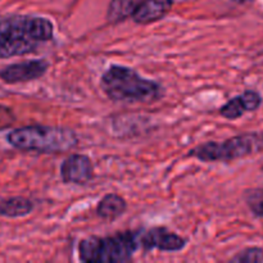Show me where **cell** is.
I'll return each instance as SVG.
<instances>
[{
  "label": "cell",
  "instance_id": "obj_1",
  "mask_svg": "<svg viewBox=\"0 0 263 263\" xmlns=\"http://www.w3.org/2000/svg\"><path fill=\"white\" fill-rule=\"evenodd\" d=\"M53 35L54 26L48 18L14 15L0 20V58L33 53Z\"/></svg>",
  "mask_w": 263,
  "mask_h": 263
},
{
  "label": "cell",
  "instance_id": "obj_17",
  "mask_svg": "<svg viewBox=\"0 0 263 263\" xmlns=\"http://www.w3.org/2000/svg\"><path fill=\"white\" fill-rule=\"evenodd\" d=\"M238 2H246V0H238Z\"/></svg>",
  "mask_w": 263,
  "mask_h": 263
},
{
  "label": "cell",
  "instance_id": "obj_16",
  "mask_svg": "<svg viewBox=\"0 0 263 263\" xmlns=\"http://www.w3.org/2000/svg\"><path fill=\"white\" fill-rule=\"evenodd\" d=\"M14 120L15 118L12 110L9 108L4 107V105H0V130L10 127L13 122H14Z\"/></svg>",
  "mask_w": 263,
  "mask_h": 263
},
{
  "label": "cell",
  "instance_id": "obj_10",
  "mask_svg": "<svg viewBox=\"0 0 263 263\" xmlns=\"http://www.w3.org/2000/svg\"><path fill=\"white\" fill-rule=\"evenodd\" d=\"M172 4V0H141L131 17L139 25L157 22L171 10Z\"/></svg>",
  "mask_w": 263,
  "mask_h": 263
},
{
  "label": "cell",
  "instance_id": "obj_18",
  "mask_svg": "<svg viewBox=\"0 0 263 263\" xmlns=\"http://www.w3.org/2000/svg\"><path fill=\"white\" fill-rule=\"evenodd\" d=\"M262 171H263V167H262Z\"/></svg>",
  "mask_w": 263,
  "mask_h": 263
},
{
  "label": "cell",
  "instance_id": "obj_13",
  "mask_svg": "<svg viewBox=\"0 0 263 263\" xmlns=\"http://www.w3.org/2000/svg\"><path fill=\"white\" fill-rule=\"evenodd\" d=\"M141 0H110L107 10V20L110 23H120L131 17Z\"/></svg>",
  "mask_w": 263,
  "mask_h": 263
},
{
  "label": "cell",
  "instance_id": "obj_7",
  "mask_svg": "<svg viewBox=\"0 0 263 263\" xmlns=\"http://www.w3.org/2000/svg\"><path fill=\"white\" fill-rule=\"evenodd\" d=\"M139 246L145 251L158 249L163 252H179L186 246V240L166 228H153L139 235Z\"/></svg>",
  "mask_w": 263,
  "mask_h": 263
},
{
  "label": "cell",
  "instance_id": "obj_4",
  "mask_svg": "<svg viewBox=\"0 0 263 263\" xmlns=\"http://www.w3.org/2000/svg\"><path fill=\"white\" fill-rule=\"evenodd\" d=\"M139 248V234L126 231L113 236H87L79 244V257L89 263H122L133 258Z\"/></svg>",
  "mask_w": 263,
  "mask_h": 263
},
{
  "label": "cell",
  "instance_id": "obj_11",
  "mask_svg": "<svg viewBox=\"0 0 263 263\" xmlns=\"http://www.w3.org/2000/svg\"><path fill=\"white\" fill-rule=\"evenodd\" d=\"M127 210V203L121 195L107 194L98 203L97 213L102 220L115 221L123 215Z\"/></svg>",
  "mask_w": 263,
  "mask_h": 263
},
{
  "label": "cell",
  "instance_id": "obj_8",
  "mask_svg": "<svg viewBox=\"0 0 263 263\" xmlns=\"http://www.w3.org/2000/svg\"><path fill=\"white\" fill-rule=\"evenodd\" d=\"M61 177L67 184H87L94 177L91 159L85 154H71L62 162Z\"/></svg>",
  "mask_w": 263,
  "mask_h": 263
},
{
  "label": "cell",
  "instance_id": "obj_15",
  "mask_svg": "<svg viewBox=\"0 0 263 263\" xmlns=\"http://www.w3.org/2000/svg\"><path fill=\"white\" fill-rule=\"evenodd\" d=\"M231 262L239 263H261L263 262V249L257 248V247H251L240 253L236 254L235 257L231 258Z\"/></svg>",
  "mask_w": 263,
  "mask_h": 263
},
{
  "label": "cell",
  "instance_id": "obj_5",
  "mask_svg": "<svg viewBox=\"0 0 263 263\" xmlns=\"http://www.w3.org/2000/svg\"><path fill=\"white\" fill-rule=\"evenodd\" d=\"M263 148V134L247 133L225 141H208L195 146L187 153L189 157L202 162H229L246 158L258 153Z\"/></svg>",
  "mask_w": 263,
  "mask_h": 263
},
{
  "label": "cell",
  "instance_id": "obj_9",
  "mask_svg": "<svg viewBox=\"0 0 263 263\" xmlns=\"http://www.w3.org/2000/svg\"><path fill=\"white\" fill-rule=\"evenodd\" d=\"M262 103L261 95L254 90H247L243 94L229 100L220 109V115L228 120H236L246 112H253L258 109Z\"/></svg>",
  "mask_w": 263,
  "mask_h": 263
},
{
  "label": "cell",
  "instance_id": "obj_14",
  "mask_svg": "<svg viewBox=\"0 0 263 263\" xmlns=\"http://www.w3.org/2000/svg\"><path fill=\"white\" fill-rule=\"evenodd\" d=\"M246 202L253 215L263 218V187L248 190L246 193Z\"/></svg>",
  "mask_w": 263,
  "mask_h": 263
},
{
  "label": "cell",
  "instance_id": "obj_2",
  "mask_svg": "<svg viewBox=\"0 0 263 263\" xmlns=\"http://www.w3.org/2000/svg\"><path fill=\"white\" fill-rule=\"evenodd\" d=\"M100 87L109 99L123 103H152L163 97V87L144 79L130 67L110 66L100 79Z\"/></svg>",
  "mask_w": 263,
  "mask_h": 263
},
{
  "label": "cell",
  "instance_id": "obj_3",
  "mask_svg": "<svg viewBox=\"0 0 263 263\" xmlns=\"http://www.w3.org/2000/svg\"><path fill=\"white\" fill-rule=\"evenodd\" d=\"M7 140L13 148L39 153H63L79 144V138L71 128L41 125L10 131Z\"/></svg>",
  "mask_w": 263,
  "mask_h": 263
},
{
  "label": "cell",
  "instance_id": "obj_12",
  "mask_svg": "<svg viewBox=\"0 0 263 263\" xmlns=\"http://www.w3.org/2000/svg\"><path fill=\"white\" fill-rule=\"evenodd\" d=\"M33 202L28 198L13 197L0 202V215L4 217L17 218L27 216L32 212Z\"/></svg>",
  "mask_w": 263,
  "mask_h": 263
},
{
  "label": "cell",
  "instance_id": "obj_6",
  "mask_svg": "<svg viewBox=\"0 0 263 263\" xmlns=\"http://www.w3.org/2000/svg\"><path fill=\"white\" fill-rule=\"evenodd\" d=\"M49 62L45 59L23 61L7 66L0 71V80L7 84H20L37 80L46 73Z\"/></svg>",
  "mask_w": 263,
  "mask_h": 263
}]
</instances>
